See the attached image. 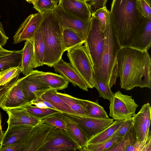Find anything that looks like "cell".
Segmentation results:
<instances>
[{"label": "cell", "mask_w": 151, "mask_h": 151, "mask_svg": "<svg viewBox=\"0 0 151 151\" xmlns=\"http://www.w3.org/2000/svg\"><path fill=\"white\" fill-rule=\"evenodd\" d=\"M32 72L36 78L51 88L58 91L65 89L68 87L69 82L61 75L37 70H33Z\"/></svg>", "instance_id": "obj_20"}, {"label": "cell", "mask_w": 151, "mask_h": 151, "mask_svg": "<svg viewBox=\"0 0 151 151\" xmlns=\"http://www.w3.org/2000/svg\"><path fill=\"white\" fill-rule=\"evenodd\" d=\"M110 12L121 46L129 47L145 19L137 9L135 0H113Z\"/></svg>", "instance_id": "obj_2"}, {"label": "cell", "mask_w": 151, "mask_h": 151, "mask_svg": "<svg viewBox=\"0 0 151 151\" xmlns=\"http://www.w3.org/2000/svg\"><path fill=\"white\" fill-rule=\"evenodd\" d=\"M8 115V127L12 126L24 125L35 127L41 121L28 112L23 107L3 109Z\"/></svg>", "instance_id": "obj_17"}, {"label": "cell", "mask_w": 151, "mask_h": 151, "mask_svg": "<svg viewBox=\"0 0 151 151\" xmlns=\"http://www.w3.org/2000/svg\"><path fill=\"white\" fill-rule=\"evenodd\" d=\"M32 40L34 57V68H35L44 65L45 50L43 37L40 27L35 33Z\"/></svg>", "instance_id": "obj_24"}, {"label": "cell", "mask_w": 151, "mask_h": 151, "mask_svg": "<svg viewBox=\"0 0 151 151\" xmlns=\"http://www.w3.org/2000/svg\"><path fill=\"white\" fill-rule=\"evenodd\" d=\"M57 90L51 88L41 96L43 100L50 103L56 110L62 113L77 114L58 96Z\"/></svg>", "instance_id": "obj_25"}, {"label": "cell", "mask_w": 151, "mask_h": 151, "mask_svg": "<svg viewBox=\"0 0 151 151\" xmlns=\"http://www.w3.org/2000/svg\"><path fill=\"white\" fill-rule=\"evenodd\" d=\"M62 113L76 123L83 131L88 140L114 122L113 119L109 118H100L89 115Z\"/></svg>", "instance_id": "obj_7"}, {"label": "cell", "mask_w": 151, "mask_h": 151, "mask_svg": "<svg viewBox=\"0 0 151 151\" xmlns=\"http://www.w3.org/2000/svg\"><path fill=\"white\" fill-rule=\"evenodd\" d=\"M76 99L87 111L88 115L95 118H109L104 108L99 104L98 99L95 101L77 98Z\"/></svg>", "instance_id": "obj_26"}, {"label": "cell", "mask_w": 151, "mask_h": 151, "mask_svg": "<svg viewBox=\"0 0 151 151\" xmlns=\"http://www.w3.org/2000/svg\"><path fill=\"white\" fill-rule=\"evenodd\" d=\"M12 51L6 50L0 46V58L11 54Z\"/></svg>", "instance_id": "obj_46"}, {"label": "cell", "mask_w": 151, "mask_h": 151, "mask_svg": "<svg viewBox=\"0 0 151 151\" xmlns=\"http://www.w3.org/2000/svg\"><path fill=\"white\" fill-rule=\"evenodd\" d=\"M9 37L6 35L2 24L0 22V44L2 47L6 43Z\"/></svg>", "instance_id": "obj_44"}, {"label": "cell", "mask_w": 151, "mask_h": 151, "mask_svg": "<svg viewBox=\"0 0 151 151\" xmlns=\"http://www.w3.org/2000/svg\"><path fill=\"white\" fill-rule=\"evenodd\" d=\"M57 93L58 96L77 114L81 115H88L87 111L77 101L76 98L68 94L58 91Z\"/></svg>", "instance_id": "obj_32"}, {"label": "cell", "mask_w": 151, "mask_h": 151, "mask_svg": "<svg viewBox=\"0 0 151 151\" xmlns=\"http://www.w3.org/2000/svg\"><path fill=\"white\" fill-rule=\"evenodd\" d=\"M125 120H116L110 125L90 139L87 144H97L112 137Z\"/></svg>", "instance_id": "obj_28"}, {"label": "cell", "mask_w": 151, "mask_h": 151, "mask_svg": "<svg viewBox=\"0 0 151 151\" xmlns=\"http://www.w3.org/2000/svg\"><path fill=\"white\" fill-rule=\"evenodd\" d=\"M34 127L24 125H15L8 127L4 133L0 146L10 145L20 141L29 135Z\"/></svg>", "instance_id": "obj_21"}, {"label": "cell", "mask_w": 151, "mask_h": 151, "mask_svg": "<svg viewBox=\"0 0 151 151\" xmlns=\"http://www.w3.org/2000/svg\"><path fill=\"white\" fill-rule=\"evenodd\" d=\"M57 128L66 130V123L64 118L61 112H58L49 115L41 121Z\"/></svg>", "instance_id": "obj_34"}, {"label": "cell", "mask_w": 151, "mask_h": 151, "mask_svg": "<svg viewBox=\"0 0 151 151\" xmlns=\"http://www.w3.org/2000/svg\"><path fill=\"white\" fill-rule=\"evenodd\" d=\"M91 14L99 9L106 6L107 0H85Z\"/></svg>", "instance_id": "obj_43"}, {"label": "cell", "mask_w": 151, "mask_h": 151, "mask_svg": "<svg viewBox=\"0 0 151 151\" xmlns=\"http://www.w3.org/2000/svg\"><path fill=\"white\" fill-rule=\"evenodd\" d=\"M0 46H1L0 44Z\"/></svg>", "instance_id": "obj_51"}, {"label": "cell", "mask_w": 151, "mask_h": 151, "mask_svg": "<svg viewBox=\"0 0 151 151\" xmlns=\"http://www.w3.org/2000/svg\"><path fill=\"white\" fill-rule=\"evenodd\" d=\"M19 78V75L3 85L0 86V102Z\"/></svg>", "instance_id": "obj_42"}, {"label": "cell", "mask_w": 151, "mask_h": 151, "mask_svg": "<svg viewBox=\"0 0 151 151\" xmlns=\"http://www.w3.org/2000/svg\"><path fill=\"white\" fill-rule=\"evenodd\" d=\"M150 0V1H151V0Z\"/></svg>", "instance_id": "obj_49"}, {"label": "cell", "mask_w": 151, "mask_h": 151, "mask_svg": "<svg viewBox=\"0 0 151 151\" xmlns=\"http://www.w3.org/2000/svg\"><path fill=\"white\" fill-rule=\"evenodd\" d=\"M110 102L109 116L116 120L133 117L138 106L132 96L123 94L119 91L114 93Z\"/></svg>", "instance_id": "obj_6"}, {"label": "cell", "mask_w": 151, "mask_h": 151, "mask_svg": "<svg viewBox=\"0 0 151 151\" xmlns=\"http://www.w3.org/2000/svg\"><path fill=\"white\" fill-rule=\"evenodd\" d=\"M137 140L134 127L106 151H125L129 146L134 144Z\"/></svg>", "instance_id": "obj_29"}, {"label": "cell", "mask_w": 151, "mask_h": 151, "mask_svg": "<svg viewBox=\"0 0 151 151\" xmlns=\"http://www.w3.org/2000/svg\"><path fill=\"white\" fill-rule=\"evenodd\" d=\"M109 10H108L106 6L97 10L95 12L91 14L97 19L99 22L100 28L101 30L104 32L105 29L107 15Z\"/></svg>", "instance_id": "obj_39"}, {"label": "cell", "mask_w": 151, "mask_h": 151, "mask_svg": "<svg viewBox=\"0 0 151 151\" xmlns=\"http://www.w3.org/2000/svg\"><path fill=\"white\" fill-rule=\"evenodd\" d=\"M43 17L39 13L30 14L21 24L13 37V44H17L28 40H32Z\"/></svg>", "instance_id": "obj_11"}, {"label": "cell", "mask_w": 151, "mask_h": 151, "mask_svg": "<svg viewBox=\"0 0 151 151\" xmlns=\"http://www.w3.org/2000/svg\"><path fill=\"white\" fill-rule=\"evenodd\" d=\"M94 81V87L99 92V97L108 100L110 101L114 94L111 90V88L106 83L98 79L95 74Z\"/></svg>", "instance_id": "obj_36"}, {"label": "cell", "mask_w": 151, "mask_h": 151, "mask_svg": "<svg viewBox=\"0 0 151 151\" xmlns=\"http://www.w3.org/2000/svg\"><path fill=\"white\" fill-rule=\"evenodd\" d=\"M21 72L18 67H11L0 73V86L6 84Z\"/></svg>", "instance_id": "obj_37"}, {"label": "cell", "mask_w": 151, "mask_h": 151, "mask_svg": "<svg viewBox=\"0 0 151 151\" xmlns=\"http://www.w3.org/2000/svg\"><path fill=\"white\" fill-rule=\"evenodd\" d=\"M22 50H13L10 54L0 58V73L11 67H18L22 58Z\"/></svg>", "instance_id": "obj_30"}, {"label": "cell", "mask_w": 151, "mask_h": 151, "mask_svg": "<svg viewBox=\"0 0 151 151\" xmlns=\"http://www.w3.org/2000/svg\"><path fill=\"white\" fill-rule=\"evenodd\" d=\"M121 137L114 134L110 138L97 144H87L82 151H106Z\"/></svg>", "instance_id": "obj_31"}, {"label": "cell", "mask_w": 151, "mask_h": 151, "mask_svg": "<svg viewBox=\"0 0 151 151\" xmlns=\"http://www.w3.org/2000/svg\"><path fill=\"white\" fill-rule=\"evenodd\" d=\"M83 44L67 50V55L70 63L83 79L88 88H92L95 86L94 63L88 48Z\"/></svg>", "instance_id": "obj_5"}, {"label": "cell", "mask_w": 151, "mask_h": 151, "mask_svg": "<svg viewBox=\"0 0 151 151\" xmlns=\"http://www.w3.org/2000/svg\"><path fill=\"white\" fill-rule=\"evenodd\" d=\"M104 42L100 61L94 67L97 78L111 88L118 77L117 54L121 48L109 11L104 31Z\"/></svg>", "instance_id": "obj_3"}, {"label": "cell", "mask_w": 151, "mask_h": 151, "mask_svg": "<svg viewBox=\"0 0 151 151\" xmlns=\"http://www.w3.org/2000/svg\"><path fill=\"white\" fill-rule=\"evenodd\" d=\"M151 46V19L145 18L143 27L134 37L129 47L141 51H146Z\"/></svg>", "instance_id": "obj_19"}, {"label": "cell", "mask_w": 151, "mask_h": 151, "mask_svg": "<svg viewBox=\"0 0 151 151\" xmlns=\"http://www.w3.org/2000/svg\"><path fill=\"white\" fill-rule=\"evenodd\" d=\"M117 58L121 88L126 90L135 87L151 89V59L147 51L121 47Z\"/></svg>", "instance_id": "obj_1"}, {"label": "cell", "mask_w": 151, "mask_h": 151, "mask_svg": "<svg viewBox=\"0 0 151 151\" xmlns=\"http://www.w3.org/2000/svg\"><path fill=\"white\" fill-rule=\"evenodd\" d=\"M151 132L149 131L148 137L142 151H151Z\"/></svg>", "instance_id": "obj_45"}, {"label": "cell", "mask_w": 151, "mask_h": 151, "mask_svg": "<svg viewBox=\"0 0 151 151\" xmlns=\"http://www.w3.org/2000/svg\"><path fill=\"white\" fill-rule=\"evenodd\" d=\"M137 8L145 18L151 19V1L149 0H135Z\"/></svg>", "instance_id": "obj_38"}, {"label": "cell", "mask_w": 151, "mask_h": 151, "mask_svg": "<svg viewBox=\"0 0 151 151\" xmlns=\"http://www.w3.org/2000/svg\"><path fill=\"white\" fill-rule=\"evenodd\" d=\"M134 127L137 140L144 141L147 137L151 119V108L149 103L142 106L139 111L133 117Z\"/></svg>", "instance_id": "obj_14"}, {"label": "cell", "mask_w": 151, "mask_h": 151, "mask_svg": "<svg viewBox=\"0 0 151 151\" xmlns=\"http://www.w3.org/2000/svg\"><path fill=\"white\" fill-rule=\"evenodd\" d=\"M0 115H1L0 112Z\"/></svg>", "instance_id": "obj_50"}, {"label": "cell", "mask_w": 151, "mask_h": 151, "mask_svg": "<svg viewBox=\"0 0 151 151\" xmlns=\"http://www.w3.org/2000/svg\"><path fill=\"white\" fill-rule=\"evenodd\" d=\"M45 46L44 65L52 67L62 58L63 53L62 28L53 10L43 14L40 26Z\"/></svg>", "instance_id": "obj_4"}, {"label": "cell", "mask_w": 151, "mask_h": 151, "mask_svg": "<svg viewBox=\"0 0 151 151\" xmlns=\"http://www.w3.org/2000/svg\"><path fill=\"white\" fill-rule=\"evenodd\" d=\"M54 10L57 19L63 28H68L73 30L86 40L91 19L86 21L72 15L64 11L58 4Z\"/></svg>", "instance_id": "obj_10"}, {"label": "cell", "mask_w": 151, "mask_h": 151, "mask_svg": "<svg viewBox=\"0 0 151 151\" xmlns=\"http://www.w3.org/2000/svg\"><path fill=\"white\" fill-rule=\"evenodd\" d=\"M62 39L63 52L74 47L83 44L86 41L77 33L68 28H63Z\"/></svg>", "instance_id": "obj_27"}, {"label": "cell", "mask_w": 151, "mask_h": 151, "mask_svg": "<svg viewBox=\"0 0 151 151\" xmlns=\"http://www.w3.org/2000/svg\"><path fill=\"white\" fill-rule=\"evenodd\" d=\"M55 127L40 122L27 136V140L21 151H39L45 144L50 132Z\"/></svg>", "instance_id": "obj_12"}, {"label": "cell", "mask_w": 151, "mask_h": 151, "mask_svg": "<svg viewBox=\"0 0 151 151\" xmlns=\"http://www.w3.org/2000/svg\"><path fill=\"white\" fill-rule=\"evenodd\" d=\"M21 82L26 98L30 105L32 101L40 97L51 88L36 78L32 72L21 78Z\"/></svg>", "instance_id": "obj_13"}, {"label": "cell", "mask_w": 151, "mask_h": 151, "mask_svg": "<svg viewBox=\"0 0 151 151\" xmlns=\"http://www.w3.org/2000/svg\"><path fill=\"white\" fill-rule=\"evenodd\" d=\"M27 2L29 3H32L34 5L37 0H26Z\"/></svg>", "instance_id": "obj_48"}, {"label": "cell", "mask_w": 151, "mask_h": 151, "mask_svg": "<svg viewBox=\"0 0 151 151\" xmlns=\"http://www.w3.org/2000/svg\"><path fill=\"white\" fill-rule=\"evenodd\" d=\"M28 135L17 142L8 145L0 146V151H21L27 143Z\"/></svg>", "instance_id": "obj_41"}, {"label": "cell", "mask_w": 151, "mask_h": 151, "mask_svg": "<svg viewBox=\"0 0 151 151\" xmlns=\"http://www.w3.org/2000/svg\"><path fill=\"white\" fill-rule=\"evenodd\" d=\"M58 4L72 15L86 21L91 19V13L85 0H59Z\"/></svg>", "instance_id": "obj_18"}, {"label": "cell", "mask_w": 151, "mask_h": 151, "mask_svg": "<svg viewBox=\"0 0 151 151\" xmlns=\"http://www.w3.org/2000/svg\"><path fill=\"white\" fill-rule=\"evenodd\" d=\"M61 113L66 122V131L77 144L79 150L82 151L88 140L85 134L76 123Z\"/></svg>", "instance_id": "obj_23"}, {"label": "cell", "mask_w": 151, "mask_h": 151, "mask_svg": "<svg viewBox=\"0 0 151 151\" xmlns=\"http://www.w3.org/2000/svg\"><path fill=\"white\" fill-rule=\"evenodd\" d=\"M76 150H79L77 144L66 131L55 127L50 133L39 151Z\"/></svg>", "instance_id": "obj_9"}, {"label": "cell", "mask_w": 151, "mask_h": 151, "mask_svg": "<svg viewBox=\"0 0 151 151\" xmlns=\"http://www.w3.org/2000/svg\"><path fill=\"white\" fill-rule=\"evenodd\" d=\"M4 136V133L2 131L1 125V115H0V144L1 145L3 141Z\"/></svg>", "instance_id": "obj_47"}, {"label": "cell", "mask_w": 151, "mask_h": 151, "mask_svg": "<svg viewBox=\"0 0 151 151\" xmlns=\"http://www.w3.org/2000/svg\"><path fill=\"white\" fill-rule=\"evenodd\" d=\"M19 78L0 102V108L11 109L30 105L23 92Z\"/></svg>", "instance_id": "obj_15"}, {"label": "cell", "mask_w": 151, "mask_h": 151, "mask_svg": "<svg viewBox=\"0 0 151 151\" xmlns=\"http://www.w3.org/2000/svg\"><path fill=\"white\" fill-rule=\"evenodd\" d=\"M104 42V34L101 30L98 19L91 16V24L84 44L90 54L94 67L99 63Z\"/></svg>", "instance_id": "obj_8"}, {"label": "cell", "mask_w": 151, "mask_h": 151, "mask_svg": "<svg viewBox=\"0 0 151 151\" xmlns=\"http://www.w3.org/2000/svg\"><path fill=\"white\" fill-rule=\"evenodd\" d=\"M133 118L125 120L124 122L116 131L114 134L119 137H123L134 126Z\"/></svg>", "instance_id": "obj_40"}, {"label": "cell", "mask_w": 151, "mask_h": 151, "mask_svg": "<svg viewBox=\"0 0 151 151\" xmlns=\"http://www.w3.org/2000/svg\"><path fill=\"white\" fill-rule=\"evenodd\" d=\"M58 0H37L33 8L38 13L44 14L53 10L58 5Z\"/></svg>", "instance_id": "obj_35"}, {"label": "cell", "mask_w": 151, "mask_h": 151, "mask_svg": "<svg viewBox=\"0 0 151 151\" xmlns=\"http://www.w3.org/2000/svg\"><path fill=\"white\" fill-rule=\"evenodd\" d=\"M22 50L21 62L18 67L24 75L26 76L33 71L34 53L32 40L26 41Z\"/></svg>", "instance_id": "obj_22"}, {"label": "cell", "mask_w": 151, "mask_h": 151, "mask_svg": "<svg viewBox=\"0 0 151 151\" xmlns=\"http://www.w3.org/2000/svg\"><path fill=\"white\" fill-rule=\"evenodd\" d=\"M55 72L60 73L74 86L86 91H88L86 84L70 63H67L61 58L52 66Z\"/></svg>", "instance_id": "obj_16"}, {"label": "cell", "mask_w": 151, "mask_h": 151, "mask_svg": "<svg viewBox=\"0 0 151 151\" xmlns=\"http://www.w3.org/2000/svg\"><path fill=\"white\" fill-rule=\"evenodd\" d=\"M22 107L25 109L29 114L40 121L49 115L60 112L52 109L40 108L31 105H28Z\"/></svg>", "instance_id": "obj_33"}]
</instances>
